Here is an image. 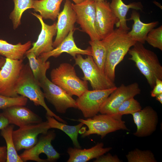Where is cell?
Wrapping results in <instances>:
<instances>
[{
  "label": "cell",
  "instance_id": "10",
  "mask_svg": "<svg viewBox=\"0 0 162 162\" xmlns=\"http://www.w3.org/2000/svg\"><path fill=\"white\" fill-rule=\"evenodd\" d=\"M39 85L43 90L45 98L58 113L64 114L70 108H77L76 100L47 77Z\"/></svg>",
  "mask_w": 162,
  "mask_h": 162
},
{
  "label": "cell",
  "instance_id": "30",
  "mask_svg": "<svg viewBox=\"0 0 162 162\" xmlns=\"http://www.w3.org/2000/svg\"><path fill=\"white\" fill-rule=\"evenodd\" d=\"M128 162H157L154 155L150 150L138 148L129 151L126 155Z\"/></svg>",
  "mask_w": 162,
  "mask_h": 162
},
{
  "label": "cell",
  "instance_id": "20",
  "mask_svg": "<svg viewBox=\"0 0 162 162\" xmlns=\"http://www.w3.org/2000/svg\"><path fill=\"white\" fill-rule=\"evenodd\" d=\"M102 142H98L93 147L88 149L69 148L67 152L69 155L67 162H86L96 158L110 151L111 147L104 148Z\"/></svg>",
  "mask_w": 162,
  "mask_h": 162
},
{
  "label": "cell",
  "instance_id": "22",
  "mask_svg": "<svg viewBox=\"0 0 162 162\" xmlns=\"http://www.w3.org/2000/svg\"><path fill=\"white\" fill-rule=\"evenodd\" d=\"M110 8L118 21L116 25L117 28L128 31L130 29L127 24L126 15L130 9L142 10L143 6L140 2H133L128 4L124 3L122 0H112Z\"/></svg>",
  "mask_w": 162,
  "mask_h": 162
},
{
  "label": "cell",
  "instance_id": "16",
  "mask_svg": "<svg viewBox=\"0 0 162 162\" xmlns=\"http://www.w3.org/2000/svg\"><path fill=\"white\" fill-rule=\"evenodd\" d=\"M40 21L41 26L40 33L37 41L33 44V47L30 48L26 53L33 52L37 57L41 54L48 52L52 50L53 38L57 33L56 23L50 25L45 23L40 15L36 13H32Z\"/></svg>",
  "mask_w": 162,
  "mask_h": 162
},
{
  "label": "cell",
  "instance_id": "7",
  "mask_svg": "<svg viewBox=\"0 0 162 162\" xmlns=\"http://www.w3.org/2000/svg\"><path fill=\"white\" fill-rule=\"evenodd\" d=\"M75 64L82 70L84 76L82 79L88 81L93 90H102L115 86V84L110 80L98 68L91 55L84 58L81 54L74 58Z\"/></svg>",
  "mask_w": 162,
  "mask_h": 162
},
{
  "label": "cell",
  "instance_id": "18",
  "mask_svg": "<svg viewBox=\"0 0 162 162\" xmlns=\"http://www.w3.org/2000/svg\"><path fill=\"white\" fill-rule=\"evenodd\" d=\"M2 112L10 124L19 127L42 122V118L30 109L23 106H14L3 110Z\"/></svg>",
  "mask_w": 162,
  "mask_h": 162
},
{
  "label": "cell",
  "instance_id": "2",
  "mask_svg": "<svg viewBox=\"0 0 162 162\" xmlns=\"http://www.w3.org/2000/svg\"><path fill=\"white\" fill-rule=\"evenodd\" d=\"M128 52L130 56L128 59L135 63L151 87L153 88L157 79L162 80V66L155 53L137 42Z\"/></svg>",
  "mask_w": 162,
  "mask_h": 162
},
{
  "label": "cell",
  "instance_id": "26",
  "mask_svg": "<svg viewBox=\"0 0 162 162\" xmlns=\"http://www.w3.org/2000/svg\"><path fill=\"white\" fill-rule=\"evenodd\" d=\"M29 61V64L35 79L40 84L47 77L46 74L50 67L49 61L43 62L39 57H37L33 52L25 54Z\"/></svg>",
  "mask_w": 162,
  "mask_h": 162
},
{
  "label": "cell",
  "instance_id": "11",
  "mask_svg": "<svg viewBox=\"0 0 162 162\" xmlns=\"http://www.w3.org/2000/svg\"><path fill=\"white\" fill-rule=\"evenodd\" d=\"M50 129L47 120L19 127L18 129L13 130V139L16 150L19 151L31 148L37 142L39 135L46 134Z\"/></svg>",
  "mask_w": 162,
  "mask_h": 162
},
{
  "label": "cell",
  "instance_id": "39",
  "mask_svg": "<svg viewBox=\"0 0 162 162\" xmlns=\"http://www.w3.org/2000/svg\"><path fill=\"white\" fill-rule=\"evenodd\" d=\"M5 58L2 57L0 58V69L4 64L5 62Z\"/></svg>",
  "mask_w": 162,
  "mask_h": 162
},
{
  "label": "cell",
  "instance_id": "27",
  "mask_svg": "<svg viewBox=\"0 0 162 162\" xmlns=\"http://www.w3.org/2000/svg\"><path fill=\"white\" fill-rule=\"evenodd\" d=\"M14 127V125L9 124L1 130V135L7 145L6 162H23L17 152L13 141L12 134Z\"/></svg>",
  "mask_w": 162,
  "mask_h": 162
},
{
  "label": "cell",
  "instance_id": "34",
  "mask_svg": "<svg viewBox=\"0 0 162 162\" xmlns=\"http://www.w3.org/2000/svg\"><path fill=\"white\" fill-rule=\"evenodd\" d=\"M94 162H121V160L118 156L115 155H112L110 153L104 155L103 154L96 158Z\"/></svg>",
  "mask_w": 162,
  "mask_h": 162
},
{
  "label": "cell",
  "instance_id": "17",
  "mask_svg": "<svg viewBox=\"0 0 162 162\" xmlns=\"http://www.w3.org/2000/svg\"><path fill=\"white\" fill-rule=\"evenodd\" d=\"M72 4L69 0H66L62 10L57 16L56 36L53 42L54 48L61 43L71 30H74L76 20V15Z\"/></svg>",
  "mask_w": 162,
  "mask_h": 162
},
{
  "label": "cell",
  "instance_id": "9",
  "mask_svg": "<svg viewBox=\"0 0 162 162\" xmlns=\"http://www.w3.org/2000/svg\"><path fill=\"white\" fill-rule=\"evenodd\" d=\"M0 69V94L9 97L18 96L15 86L24 65L23 60L6 58Z\"/></svg>",
  "mask_w": 162,
  "mask_h": 162
},
{
  "label": "cell",
  "instance_id": "6",
  "mask_svg": "<svg viewBox=\"0 0 162 162\" xmlns=\"http://www.w3.org/2000/svg\"><path fill=\"white\" fill-rule=\"evenodd\" d=\"M37 143L31 148L26 150L19 155L23 162L28 160L37 162H53L58 159L60 154L51 144L56 134L54 130L42 134Z\"/></svg>",
  "mask_w": 162,
  "mask_h": 162
},
{
  "label": "cell",
  "instance_id": "12",
  "mask_svg": "<svg viewBox=\"0 0 162 162\" xmlns=\"http://www.w3.org/2000/svg\"><path fill=\"white\" fill-rule=\"evenodd\" d=\"M76 15V22L82 30L89 36L90 40H101L95 27V2L86 0L78 4H72Z\"/></svg>",
  "mask_w": 162,
  "mask_h": 162
},
{
  "label": "cell",
  "instance_id": "37",
  "mask_svg": "<svg viewBox=\"0 0 162 162\" xmlns=\"http://www.w3.org/2000/svg\"><path fill=\"white\" fill-rule=\"evenodd\" d=\"M7 151L6 147L0 146V162H6Z\"/></svg>",
  "mask_w": 162,
  "mask_h": 162
},
{
  "label": "cell",
  "instance_id": "21",
  "mask_svg": "<svg viewBox=\"0 0 162 162\" xmlns=\"http://www.w3.org/2000/svg\"><path fill=\"white\" fill-rule=\"evenodd\" d=\"M127 20H133L134 21L132 29L128 32L129 37L134 41L143 44L145 43L146 38L149 32L159 23L158 21L148 23L142 22L140 20L139 13L135 10L132 11L130 18Z\"/></svg>",
  "mask_w": 162,
  "mask_h": 162
},
{
  "label": "cell",
  "instance_id": "40",
  "mask_svg": "<svg viewBox=\"0 0 162 162\" xmlns=\"http://www.w3.org/2000/svg\"><path fill=\"white\" fill-rule=\"evenodd\" d=\"M75 3V4H78L86 0H72Z\"/></svg>",
  "mask_w": 162,
  "mask_h": 162
},
{
  "label": "cell",
  "instance_id": "19",
  "mask_svg": "<svg viewBox=\"0 0 162 162\" xmlns=\"http://www.w3.org/2000/svg\"><path fill=\"white\" fill-rule=\"evenodd\" d=\"M74 30H71L68 35L57 47L49 52L41 54L38 57L43 62H46L50 57H57L64 52L68 53L74 58L79 54L92 56L91 47L83 50L76 46L73 36Z\"/></svg>",
  "mask_w": 162,
  "mask_h": 162
},
{
  "label": "cell",
  "instance_id": "4",
  "mask_svg": "<svg viewBox=\"0 0 162 162\" xmlns=\"http://www.w3.org/2000/svg\"><path fill=\"white\" fill-rule=\"evenodd\" d=\"M51 81L70 95L80 96L88 90V82L80 79L77 75L74 67L70 64L63 63L52 70Z\"/></svg>",
  "mask_w": 162,
  "mask_h": 162
},
{
  "label": "cell",
  "instance_id": "5",
  "mask_svg": "<svg viewBox=\"0 0 162 162\" xmlns=\"http://www.w3.org/2000/svg\"><path fill=\"white\" fill-rule=\"evenodd\" d=\"M122 117L116 114H101L86 119L79 118L76 121L82 123L88 128L81 134L82 137L96 134L103 139L110 133L120 130H129Z\"/></svg>",
  "mask_w": 162,
  "mask_h": 162
},
{
  "label": "cell",
  "instance_id": "8",
  "mask_svg": "<svg viewBox=\"0 0 162 162\" xmlns=\"http://www.w3.org/2000/svg\"><path fill=\"white\" fill-rule=\"evenodd\" d=\"M116 86L102 90H88L76 100L77 108L86 118L92 117L99 112L100 108Z\"/></svg>",
  "mask_w": 162,
  "mask_h": 162
},
{
  "label": "cell",
  "instance_id": "1",
  "mask_svg": "<svg viewBox=\"0 0 162 162\" xmlns=\"http://www.w3.org/2000/svg\"><path fill=\"white\" fill-rule=\"evenodd\" d=\"M128 32L117 28L102 40L106 46L107 52L104 74L114 82L116 66L123 60L130 48L136 42L130 38Z\"/></svg>",
  "mask_w": 162,
  "mask_h": 162
},
{
  "label": "cell",
  "instance_id": "31",
  "mask_svg": "<svg viewBox=\"0 0 162 162\" xmlns=\"http://www.w3.org/2000/svg\"><path fill=\"white\" fill-rule=\"evenodd\" d=\"M141 109L140 103L134 97L132 98L123 102L117 108L114 114L122 116L124 115L131 114Z\"/></svg>",
  "mask_w": 162,
  "mask_h": 162
},
{
  "label": "cell",
  "instance_id": "29",
  "mask_svg": "<svg viewBox=\"0 0 162 162\" xmlns=\"http://www.w3.org/2000/svg\"><path fill=\"white\" fill-rule=\"evenodd\" d=\"M14 8L10 18L12 20L13 28H16L21 24V19L23 13L27 9L32 8V0H13Z\"/></svg>",
  "mask_w": 162,
  "mask_h": 162
},
{
  "label": "cell",
  "instance_id": "33",
  "mask_svg": "<svg viewBox=\"0 0 162 162\" xmlns=\"http://www.w3.org/2000/svg\"><path fill=\"white\" fill-rule=\"evenodd\" d=\"M28 98L20 95L16 97H9L0 94V109H4L14 106H25Z\"/></svg>",
  "mask_w": 162,
  "mask_h": 162
},
{
  "label": "cell",
  "instance_id": "3",
  "mask_svg": "<svg viewBox=\"0 0 162 162\" xmlns=\"http://www.w3.org/2000/svg\"><path fill=\"white\" fill-rule=\"evenodd\" d=\"M15 88L18 94L28 98L35 106L43 107L46 111V115L53 117L60 122L67 123L52 112L46 104L44 94L34 77L28 63L24 64Z\"/></svg>",
  "mask_w": 162,
  "mask_h": 162
},
{
  "label": "cell",
  "instance_id": "41",
  "mask_svg": "<svg viewBox=\"0 0 162 162\" xmlns=\"http://www.w3.org/2000/svg\"><path fill=\"white\" fill-rule=\"evenodd\" d=\"M92 0L93 1L95 2H98L104 1L106 0Z\"/></svg>",
  "mask_w": 162,
  "mask_h": 162
},
{
  "label": "cell",
  "instance_id": "28",
  "mask_svg": "<svg viewBox=\"0 0 162 162\" xmlns=\"http://www.w3.org/2000/svg\"><path fill=\"white\" fill-rule=\"evenodd\" d=\"M92 56L94 61L99 69L104 73V68L107 56V49L102 40H90Z\"/></svg>",
  "mask_w": 162,
  "mask_h": 162
},
{
  "label": "cell",
  "instance_id": "35",
  "mask_svg": "<svg viewBox=\"0 0 162 162\" xmlns=\"http://www.w3.org/2000/svg\"><path fill=\"white\" fill-rule=\"evenodd\" d=\"M161 93H162V80L157 79L155 85L151 92V95L152 97H155Z\"/></svg>",
  "mask_w": 162,
  "mask_h": 162
},
{
  "label": "cell",
  "instance_id": "25",
  "mask_svg": "<svg viewBox=\"0 0 162 162\" xmlns=\"http://www.w3.org/2000/svg\"><path fill=\"white\" fill-rule=\"evenodd\" d=\"M46 118L50 128H56L62 130L70 137L75 148H81L78 140V136L84 125L82 123L80 122L76 125L71 126L60 122L53 117L46 115Z\"/></svg>",
  "mask_w": 162,
  "mask_h": 162
},
{
  "label": "cell",
  "instance_id": "24",
  "mask_svg": "<svg viewBox=\"0 0 162 162\" xmlns=\"http://www.w3.org/2000/svg\"><path fill=\"white\" fill-rule=\"evenodd\" d=\"M31 41L24 44L19 43L16 44H10L7 41L0 39V54L10 59L23 60L26 52L31 46Z\"/></svg>",
  "mask_w": 162,
  "mask_h": 162
},
{
  "label": "cell",
  "instance_id": "13",
  "mask_svg": "<svg viewBox=\"0 0 162 162\" xmlns=\"http://www.w3.org/2000/svg\"><path fill=\"white\" fill-rule=\"evenodd\" d=\"M138 84L134 82L128 85L122 84L110 94L102 106L100 114L113 115L117 108L125 101L139 94Z\"/></svg>",
  "mask_w": 162,
  "mask_h": 162
},
{
  "label": "cell",
  "instance_id": "15",
  "mask_svg": "<svg viewBox=\"0 0 162 162\" xmlns=\"http://www.w3.org/2000/svg\"><path fill=\"white\" fill-rule=\"evenodd\" d=\"M136 127L133 133L138 137H147L151 135L156 130L158 117L156 111L151 106H147L131 114Z\"/></svg>",
  "mask_w": 162,
  "mask_h": 162
},
{
  "label": "cell",
  "instance_id": "23",
  "mask_svg": "<svg viewBox=\"0 0 162 162\" xmlns=\"http://www.w3.org/2000/svg\"><path fill=\"white\" fill-rule=\"evenodd\" d=\"M63 0H32V8L38 12L43 19L55 21L59 13Z\"/></svg>",
  "mask_w": 162,
  "mask_h": 162
},
{
  "label": "cell",
  "instance_id": "36",
  "mask_svg": "<svg viewBox=\"0 0 162 162\" xmlns=\"http://www.w3.org/2000/svg\"><path fill=\"white\" fill-rule=\"evenodd\" d=\"M10 124L9 121L7 118L2 112L0 113V130Z\"/></svg>",
  "mask_w": 162,
  "mask_h": 162
},
{
  "label": "cell",
  "instance_id": "38",
  "mask_svg": "<svg viewBox=\"0 0 162 162\" xmlns=\"http://www.w3.org/2000/svg\"><path fill=\"white\" fill-rule=\"evenodd\" d=\"M156 99L162 104V93L157 95L155 97Z\"/></svg>",
  "mask_w": 162,
  "mask_h": 162
},
{
  "label": "cell",
  "instance_id": "14",
  "mask_svg": "<svg viewBox=\"0 0 162 162\" xmlns=\"http://www.w3.org/2000/svg\"><path fill=\"white\" fill-rule=\"evenodd\" d=\"M95 3V27L102 40L114 31V26L118 22V20L112 11L109 2L106 0Z\"/></svg>",
  "mask_w": 162,
  "mask_h": 162
},
{
  "label": "cell",
  "instance_id": "32",
  "mask_svg": "<svg viewBox=\"0 0 162 162\" xmlns=\"http://www.w3.org/2000/svg\"><path fill=\"white\" fill-rule=\"evenodd\" d=\"M146 41L153 47L162 50V26L151 30L146 39Z\"/></svg>",
  "mask_w": 162,
  "mask_h": 162
}]
</instances>
